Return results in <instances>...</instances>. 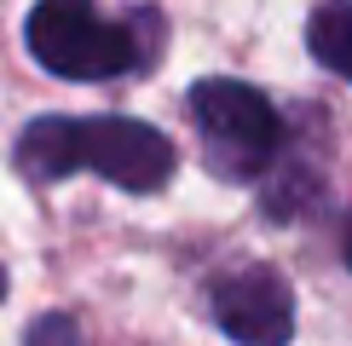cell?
Returning a JSON list of instances; mask_svg holds the SVG:
<instances>
[{
  "label": "cell",
  "instance_id": "1",
  "mask_svg": "<svg viewBox=\"0 0 352 346\" xmlns=\"http://www.w3.org/2000/svg\"><path fill=\"white\" fill-rule=\"evenodd\" d=\"M23 179L52 185L69 173H98L127 196H156L173 179V144L133 115H35L12 150Z\"/></svg>",
  "mask_w": 352,
  "mask_h": 346
},
{
  "label": "cell",
  "instance_id": "2",
  "mask_svg": "<svg viewBox=\"0 0 352 346\" xmlns=\"http://www.w3.org/2000/svg\"><path fill=\"white\" fill-rule=\"evenodd\" d=\"M35 64L58 81H116L139 76L162 52V12L139 6L122 23L98 12V0H41L23 23Z\"/></svg>",
  "mask_w": 352,
  "mask_h": 346
},
{
  "label": "cell",
  "instance_id": "3",
  "mask_svg": "<svg viewBox=\"0 0 352 346\" xmlns=\"http://www.w3.org/2000/svg\"><path fill=\"white\" fill-rule=\"evenodd\" d=\"M190 122H197L208 173L231 185H260L289 144V122L277 115V104L237 76H208L190 86Z\"/></svg>",
  "mask_w": 352,
  "mask_h": 346
},
{
  "label": "cell",
  "instance_id": "4",
  "mask_svg": "<svg viewBox=\"0 0 352 346\" xmlns=\"http://www.w3.org/2000/svg\"><path fill=\"white\" fill-rule=\"evenodd\" d=\"M208 317L237 346L295 341V288L277 266H231L208 283Z\"/></svg>",
  "mask_w": 352,
  "mask_h": 346
},
{
  "label": "cell",
  "instance_id": "5",
  "mask_svg": "<svg viewBox=\"0 0 352 346\" xmlns=\"http://www.w3.org/2000/svg\"><path fill=\"white\" fill-rule=\"evenodd\" d=\"M306 47L329 76L352 81V0H324L306 18Z\"/></svg>",
  "mask_w": 352,
  "mask_h": 346
},
{
  "label": "cell",
  "instance_id": "6",
  "mask_svg": "<svg viewBox=\"0 0 352 346\" xmlns=\"http://www.w3.org/2000/svg\"><path fill=\"white\" fill-rule=\"evenodd\" d=\"M23 346H81V323L69 312H41L35 323H29Z\"/></svg>",
  "mask_w": 352,
  "mask_h": 346
},
{
  "label": "cell",
  "instance_id": "7",
  "mask_svg": "<svg viewBox=\"0 0 352 346\" xmlns=\"http://www.w3.org/2000/svg\"><path fill=\"white\" fill-rule=\"evenodd\" d=\"M341 260H346V266H352V220L341 225Z\"/></svg>",
  "mask_w": 352,
  "mask_h": 346
},
{
  "label": "cell",
  "instance_id": "8",
  "mask_svg": "<svg viewBox=\"0 0 352 346\" xmlns=\"http://www.w3.org/2000/svg\"><path fill=\"white\" fill-rule=\"evenodd\" d=\"M0 300H6V266H0Z\"/></svg>",
  "mask_w": 352,
  "mask_h": 346
}]
</instances>
